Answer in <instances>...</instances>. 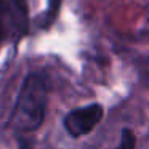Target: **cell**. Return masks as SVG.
Wrapping results in <instances>:
<instances>
[{
	"label": "cell",
	"mask_w": 149,
	"mask_h": 149,
	"mask_svg": "<svg viewBox=\"0 0 149 149\" xmlns=\"http://www.w3.org/2000/svg\"><path fill=\"white\" fill-rule=\"evenodd\" d=\"M47 80L42 74H29L21 87L11 125L18 132H34L40 127L47 109Z\"/></svg>",
	"instance_id": "1"
},
{
	"label": "cell",
	"mask_w": 149,
	"mask_h": 149,
	"mask_svg": "<svg viewBox=\"0 0 149 149\" xmlns=\"http://www.w3.org/2000/svg\"><path fill=\"white\" fill-rule=\"evenodd\" d=\"M56 3H58V0H53V5H55V7H56Z\"/></svg>",
	"instance_id": "5"
},
{
	"label": "cell",
	"mask_w": 149,
	"mask_h": 149,
	"mask_svg": "<svg viewBox=\"0 0 149 149\" xmlns=\"http://www.w3.org/2000/svg\"><path fill=\"white\" fill-rule=\"evenodd\" d=\"M2 2H3V0H0V3H2Z\"/></svg>",
	"instance_id": "7"
},
{
	"label": "cell",
	"mask_w": 149,
	"mask_h": 149,
	"mask_svg": "<svg viewBox=\"0 0 149 149\" xmlns=\"http://www.w3.org/2000/svg\"><path fill=\"white\" fill-rule=\"evenodd\" d=\"M0 39H2V27H0Z\"/></svg>",
	"instance_id": "6"
},
{
	"label": "cell",
	"mask_w": 149,
	"mask_h": 149,
	"mask_svg": "<svg viewBox=\"0 0 149 149\" xmlns=\"http://www.w3.org/2000/svg\"><path fill=\"white\" fill-rule=\"evenodd\" d=\"M103 107L100 104H90V106L74 109L64 117V128L71 136H82L90 133L103 119Z\"/></svg>",
	"instance_id": "2"
},
{
	"label": "cell",
	"mask_w": 149,
	"mask_h": 149,
	"mask_svg": "<svg viewBox=\"0 0 149 149\" xmlns=\"http://www.w3.org/2000/svg\"><path fill=\"white\" fill-rule=\"evenodd\" d=\"M15 7L18 8V11H19V15L26 19L27 18V0H13Z\"/></svg>",
	"instance_id": "4"
},
{
	"label": "cell",
	"mask_w": 149,
	"mask_h": 149,
	"mask_svg": "<svg viewBox=\"0 0 149 149\" xmlns=\"http://www.w3.org/2000/svg\"><path fill=\"white\" fill-rule=\"evenodd\" d=\"M135 143H136V138H135V135H133V132L128 128H125L122 132L119 146H117L116 149H135Z\"/></svg>",
	"instance_id": "3"
}]
</instances>
